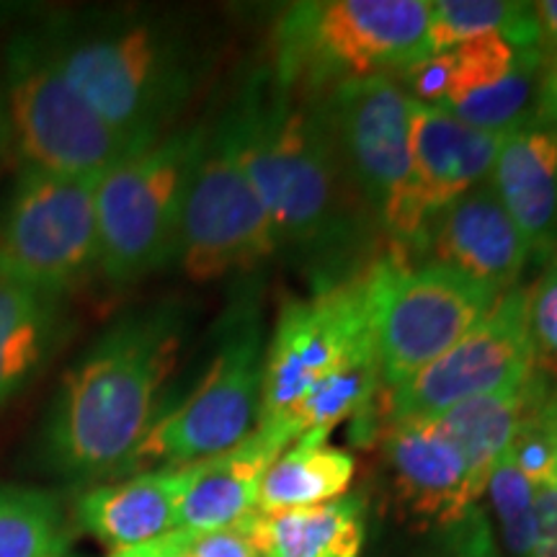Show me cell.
<instances>
[{
    "label": "cell",
    "mask_w": 557,
    "mask_h": 557,
    "mask_svg": "<svg viewBox=\"0 0 557 557\" xmlns=\"http://www.w3.org/2000/svg\"><path fill=\"white\" fill-rule=\"evenodd\" d=\"M39 32L70 86L139 148L169 135L197 83L191 47L160 21L58 16Z\"/></svg>",
    "instance_id": "cell-3"
},
{
    "label": "cell",
    "mask_w": 557,
    "mask_h": 557,
    "mask_svg": "<svg viewBox=\"0 0 557 557\" xmlns=\"http://www.w3.org/2000/svg\"><path fill=\"white\" fill-rule=\"evenodd\" d=\"M372 333L369 269L329 284L315 297L284 305L263 357L259 421L284 418L297 408Z\"/></svg>",
    "instance_id": "cell-13"
},
{
    "label": "cell",
    "mask_w": 557,
    "mask_h": 557,
    "mask_svg": "<svg viewBox=\"0 0 557 557\" xmlns=\"http://www.w3.org/2000/svg\"><path fill=\"white\" fill-rule=\"evenodd\" d=\"M431 0L295 3L274 32V78L315 96L423 58Z\"/></svg>",
    "instance_id": "cell-4"
},
{
    "label": "cell",
    "mask_w": 557,
    "mask_h": 557,
    "mask_svg": "<svg viewBox=\"0 0 557 557\" xmlns=\"http://www.w3.org/2000/svg\"><path fill=\"white\" fill-rule=\"evenodd\" d=\"M274 225L278 248L312 261L344 256L357 240L351 194L329 101L284 88L261 70L214 124Z\"/></svg>",
    "instance_id": "cell-2"
},
{
    "label": "cell",
    "mask_w": 557,
    "mask_h": 557,
    "mask_svg": "<svg viewBox=\"0 0 557 557\" xmlns=\"http://www.w3.org/2000/svg\"><path fill=\"white\" fill-rule=\"evenodd\" d=\"M491 186L524 235L529 256H557V124H527L508 132L493 163Z\"/></svg>",
    "instance_id": "cell-18"
},
{
    "label": "cell",
    "mask_w": 557,
    "mask_h": 557,
    "mask_svg": "<svg viewBox=\"0 0 557 557\" xmlns=\"http://www.w3.org/2000/svg\"><path fill=\"white\" fill-rule=\"evenodd\" d=\"M259 557H359L367 506L359 496L289 511H253L238 524Z\"/></svg>",
    "instance_id": "cell-21"
},
{
    "label": "cell",
    "mask_w": 557,
    "mask_h": 557,
    "mask_svg": "<svg viewBox=\"0 0 557 557\" xmlns=\"http://www.w3.org/2000/svg\"><path fill=\"white\" fill-rule=\"evenodd\" d=\"M354 470V457L329 444V431H305L263 475L256 511H289L344 498Z\"/></svg>",
    "instance_id": "cell-22"
},
{
    "label": "cell",
    "mask_w": 557,
    "mask_h": 557,
    "mask_svg": "<svg viewBox=\"0 0 557 557\" xmlns=\"http://www.w3.org/2000/svg\"><path fill=\"white\" fill-rule=\"evenodd\" d=\"M194 557H259L238 527L218 532H186Z\"/></svg>",
    "instance_id": "cell-31"
},
{
    "label": "cell",
    "mask_w": 557,
    "mask_h": 557,
    "mask_svg": "<svg viewBox=\"0 0 557 557\" xmlns=\"http://www.w3.org/2000/svg\"><path fill=\"white\" fill-rule=\"evenodd\" d=\"M496 292L442 263L410 269L389 256L369 267L372 331L382 387L395 389L475 329Z\"/></svg>",
    "instance_id": "cell-9"
},
{
    "label": "cell",
    "mask_w": 557,
    "mask_h": 557,
    "mask_svg": "<svg viewBox=\"0 0 557 557\" xmlns=\"http://www.w3.org/2000/svg\"><path fill=\"white\" fill-rule=\"evenodd\" d=\"M60 498L37 487H0V557H70Z\"/></svg>",
    "instance_id": "cell-26"
},
{
    "label": "cell",
    "mask_w": 557,
    "mask_h": 557,
    "mask_svg": "<svg viewBox=\"0 0 557 557\" xmlns=\"http://www.w3.org/2000/svg\"><path fill=\"white\" fill-rule=\"evenodd\" d=\"M276 250L267 207L220 129H207L186 194L176 263L194 282H212L259 267Z\"/></svg>",
    "instance_id": "cell-11"
},
{
    "label": "cell",
    "mask_w": 557,
    "mask_h": 557,
    "mask_svg": "<svg viewBox=\"0 0 557 557\" xmlns=\"http://www.w3.org/2000/svg\"><path fill=\"white\" fill-rule=\"evenodd\" d=\"M529 329L534 346L547 361V372L557 377V256L547 261L545 274L529 289Z\"/></svg>",
    "instance_id": "cell-28"
},
{
    "label": "cell",
    "mask_w": 557,
    "mask_h": 557,
    "mask_svg": "<svg viewBox=\"0 0 557 557\" xmlns=\"http://www.w3.org/2000/svg\"><path fill=\"white\" fill-rule=\"evenodd\" d=\"M99 178L21 165L0 212V276L67 297L99 274Z\"/></svg>",
    "instance_id": "cell-8"
},
{
    "label": "cell",
    "mask_w": 557,
    "mask_h": 557,
    "mask_svg": "<svg viewBox=\"0 0 557 557\" xmlns=\"http://www.w3.org/2000/svg\"><path fill=\"white\" fill-rule=\"evenodd\" d=\"M504 137L470 127L447 111L410 99L413 209L423 240L451 201L491 176Z\"/></svg>",
    "instance_id": "cell-14"
},
{
    "label": "cell",
    "mask_w": 557,
    "mask_h": 557,
    "mask_svg": "<svg viewBox=\"0 0 557 557\" xmlns=\"http://www.w3.org/2000/svg\"><path fill=\"white\" fill-rule=\"evenodd\" d=\"M534 511H537V537L532 557H557V480L534 485Z\"/></svg>",
    "instance_id": "cell-30"
},
{
    "label": "cell",
    "mask_w": 557,
    "mask_h": 557,
    "mask_svg": "<svg viewBox=\"0 0 557 557\" xmlns=\"http://www.w3.org/2000/svg\"><path fill=\"white\" fill-rule=\"evenodd\" d=\"M114 557H160L158 540L156 542H148V545L124 549V553H114Z\"/></svg>",
    "instance_id": "cell-32"
},
{
    "label": "cell",
    "mask_w": 557,
    "mask_h": 557,
    "mask_svg": "<svg viewBox=\"0 0 557 557\" xmlns=\"http://www.w3.org/2000/svg\"><path fill=\"white\" fill-rule=\"evenodd\" d=\"M329 111L346 173L382 227L400 243H423L413 209L410 96L393 75L341 83Z\"/></svg>",
    "instance_id": "cell-10"
},
{
    "label": "cell",
    "mask_w": 557,
    "mask_h": 557,
    "mask_svg": "<svg viewBox=\"0 0 557 557\" xmlns=\"http://www.w3.org/2000/svg\"><path fill=\"white\" fill-rule=\"evenodd\" d=\"M263 329L256 297H240L220 323V344L191 393L165 408L139 444L129 472L181 470L238 447L261 416Z\"/></svg>",
    "instance_id": "cell-6"
},
{
    "label": "cell",
    "mask_w": 557,
    "mask_h": 557,
    "mask_svg": "<svg viewBox=\"0 0 557 557\" xmlns=\"http://www.w3.org/2000/svg\"><path fill=\"white\" fill-rule=\"evenodd\" d=\"M540 18V47H542V81L537 99V124H557V0L534 3Z\"/></svg>",
    "instance_id": "cell-29"
},
{
    "label": "cell",
    "mask_w": 557,
    "mask_h": 557,
    "mask_svg": "<svg viewBox=\"0 0 557 557\" xmlns=\"http://www.w3.org/2000/svg\"><path fill=\"white\" fill-rule=\"evenodd\" d=\"M207 127L169 132L103 173L96 186L99 274L135 284L178 259L181 222Z\"/></svg>",
    "instance_id": "cell-5"
},
{
    "label": "cell",
    "mask_w": 557,
    "mask_h": 557,
    "mask_svg": "<svg viewBox=\"0 0 557 557\" xmlns=\"http://www.w3.org/2000/svg\"><path fill=\"white\" fill-rule=\"evenodd\" d=\"M529 380L524 385L480 395L444 410L442 416H434L462 451L468 462L470 491L478 500L485 493L500 457L511 449L529 400Z\"/></svg>",
    "instance_id": "cell-23"
},
{
    "label": "cell",
    "mask_w": 557,
    "mask_h": 557,
    "mask_svg": "<svg viewBox=\"0 0 557 557\" xmlns=\"http://www.w3.org/2000/svg\"><path fill=\"white\" fill-rule=\"evenodd\" d=\"M485 34H498L519 47H540L537 9L511 0H434L423 58Z\"/></svg>",
    "instance_id": "cell-24"
},
{
    "label": "cell",
    "mask_w": 557,
    "mask_h": 557,
    "mask_svg": "<svg viewBox=\"0 0 557 557\" xmlns=\"http://www.w3.org/2000/svg\"><path fill=\"white\" fill-rule=\"evenodd\" d=\"M176 305L124 312L67 367L41 418L37 457L54 475L94 483L132 470L184 344Z\"/></svg>",
    "instance_id": "cell-1"
},
{
    "label": "cell",
    "mask_w": 557,
    "mask_h": 557,
    "mask_svg": "<svg viewBox=\"0 0 557 557\" xmlns=\"http://www.w3.org/2000/svg\"><path fill=\"white\" fill-rule=\"evenodd\" d=\"M181 485L184 470H145L96 485L75 500V519L114 553L148 545L178 529Z\"/></svg>",
    "instance_id": "cell-19"
},
{
    "label": "cell",
    "mask_w": 557,
    "mask_h": 557,
    "mask_svg": "<svg viewBox=\"0 0 557 557\" xmlns=\"http://www.w3.org/2000/svg\"><path fill=\"white\" fill-rule=\"evenodd\" d=\"M382 387L377 346H374V333L357 344L351 351L341 359V364L333 369L325 380H320L315 387L299 400L297 408H292L284 421L295 429L297 436L305 431H331L344 418L361 413L374 393Z\"/></svg>",
    "instance_id": "cell-25"
},
{
    "label": "cell",
    "mask_w": 557,
    "mask_h": 557,
    "mask_svg": "<svg viewBox=\"0 0 557 557\" xmlns=\"http://www.w3.org/2000/svg\"><path fill=\"white\" fill-rule=\"evenodd\" d=\"M537 361L529 329V289L513 287L434 364L389 389V416L393 421L442 416L465 400L524 385Z\"/></svg>",
    "instance_id": "cell-12"
},
{
    "label": "cell",
    "mask_w": 557,
    "mask_h": 557,
    "mask_svg": "<svg viewBox=\"0 0 557 557\" xmlns=\"http://www.w3.org/2000/svg\"><path fill=\"white\" fill-rule=\"evenodd\" d=\"M485 493L493 500L496 517L504 534V545L513 557H532L537 537V511H534V485L529 483L511 455L500 457L491 472Z\"/></svg>",
    "instance_id": "cell-27"
},
{
    "label": "cell",
    "mask_w": 557,
    "mask_h": 557,
    "mask_svg": "<svg viewBox=\"0 0 557 557\" xmlns=\"http://www.w3.org/2000/svg\"><path fill=\"white\" fill-rule=\"evenodd\" d=\"M385 455L410 511L442 527L468 524L478 504L470 491L468 462L436 418L389 421Z\"/></svg>",
    "instance_id": "cell-17"
},
{
    "label": "cell",
    "mask_w": 557,
    "mask_h": 557,
    "mask_svg": "<svg viewBox=\"0 0 557 557\" xmlns=\"http://www.w3.org/2000/svg\"><path fill=\"white\" fill-rule=\"evenodd\" d=\"M423 243L434 248V263L459 271L496 295L517 287V278L532 259L524 235L508 218L487 178L451 201L429 227Z\"/></svg>",
    "instance_id": "cell-16"
},
{
    "label": "cell",
    "mask_w": 557,
    "mask_h": 557,
    "mask_svg": "<svg viewBox=\"0 0 557 557\" xmlns=\"http://www.w3.org/2000/svg\"><path fill=\"white\" fill-rule=\"evenodd\" d=\"M67 325L65 297L0 276V410L45 372Z\"/></svg>",
    "instance_id": "cell-20"
},
{
    "label": "cell",
    "mask_w": 557,
    "mask_h": 557,
    "mask_svg": "<svg viewBox=\"0 0 557 557\" xmlns=\"http://www.w3.org/2000/svg\"><path fill=\"white\" fill-rule=\"evenodd\" d=\"M297 434L284 418H263L238 447L184 470L178 529L218 532L238 527L256 511L261 480Z\"/></svg>",
    "instance_id": "cell-15"
},
{
    "label": "cell",
    "mask_w": 557,
    "mask_h": 557,
    "mask_svg": "<svg viewBox=\"0 0 557 557\" xmlns=\"http://www.w3.org/2000/svg\"><path fill=\"white\" fill-rule=\"evenodd\" d=\"M3 88L5 116L24 165L99 178L145 150L111 129L70 86L39 29L16 32L9 39Z\"/></svg>",
    "instance_id": "cell-7"
}]
</instances>
